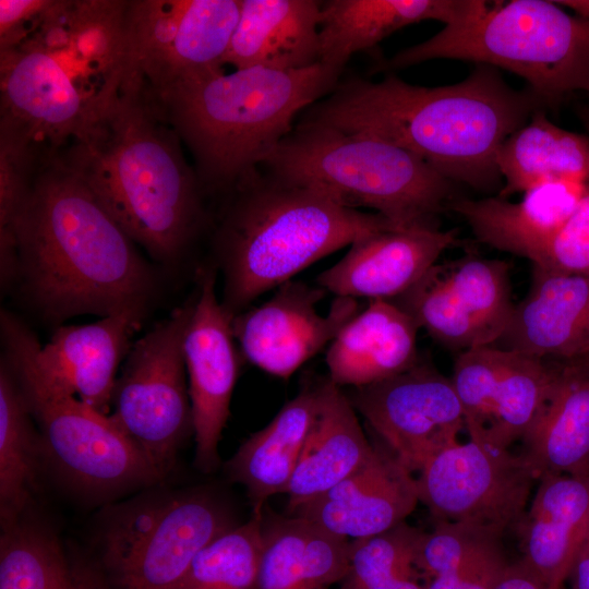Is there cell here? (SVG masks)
Masks as SVG:
<instances>
[{
	"label": "cell",
	"instance_id": "cell-1",
	"mask_svg": "<svg viewBox=\"0 0 589 589\" xmlns=\"http://www.w3.org/2000/svg\"><path fill=\"white\" fill-rule=\"evenodd\" d=\"M542 101L512 88L495 68L478 64L462 81L436 87L394 74L351 77L301 116V121L383 140L420 157L453 182L491 191L501 183L495 155Z\"/></svg>",
	"mask_w": 589,
	"mask_h": 589
},
{
	"label": "cell",
	"instance_id": "cell-2",
	"mask_svg": "<svg viewBox=\"0 0 589 589\" xmlns=\"http://www.w3.org/2000/svg\"><path fill=\"white\" fill-rule=\"evenodd\" d=\"M14 233L15 284L47 321L145 314L155 289L152 266L57 153L41 156Z\"/></svg>",
	"mask_w": 589,
	"mask_h": 589
},
{
	"label": "cell",
	"instance_id": "cell-3",
	"mask_svg": "<svg viewBox=\"0 0 589 589\" xmlns=\"http://www.w3.org/2000/svg\"><path fill=\"white\" fill-rule=\"evenodd\" d=\"M57 154L158 263L178 262L205 227L206 193L194 167L135 75Z\"/></svg>",
	"mask_w": 589,
	"mask_h": 589
},
{
	"label": "cell",
	"instance_id": "cell-4",
	"mask_svg": "<svg viewBox=\"0 0 589 589\" xmlns=\"http://www.w3.org/2000/svg\"><path fill=\"white\" fill-rule=\"evenodd\" d=\"M344 70L235 69L147 94L193 158L206 194L229 193L260 169L296 117L339 83ZM145 85V84H144Z\"/></svg>",
	"mask_w": 589,
	"mask_h": 589
},
{
	"label": "cell",
	"instance_id": "cell-5",
	"mask_svg": "<svg viewBox=\"0 0 589 589\" xmlns=\"http://www.w3.org/2000/svg\"><path fill=\"white\" fill-rule=\"evenodd\" d=\"M259 170L227 193L213 236L220 302L232 316L324 256L397 228L378 214L341 206Z\"/></svg>",
	"mask_w": 589,
	"mask_h": 589
},
{
	"label": "cell",
	"instance_id": "cell-6",
	"mask_svg": "<svg viewBox=\"0 0 589 589\" xmlns=\"http://www.w3.org/2000/svg\"><path fill=\"white\" fill-rule=\"evenodd\" d=\"M260 168L341 206L373 209L397 228L437 227L454 200V182L410 152L301 120Z\"/></svg>",
	"mask_w": 589,
	"mask_h": 589
},
{
	"label": "cell",
	"instance_id": "cell-7",
	"mask_svg": "<svg viewBox=\"0 0 589 589\" xmlns=\"http://www.w3.org/2000/svg\"><path fill=\"white\" fill-rule=\"evenodd\" d=\"M434 59L472 61L522 77L542 104L589 92V21L555 1L468 0L462 15L389 61L404 69Z\"/></svg>",
	"mask_w": 589,
	"mask_h": 589
},
{
	"label": "cell",
	"instance_id": "cell-8",
	"mask_svg": "<svg viewBox=\"0 0 589 589\" xmlns=\"http://www.w3.org/2000/svg\"><path fill=\"white\" fill-rule=\"evenodd\" d=\"M2 360L40 430L44 450L73 483L108 492L163 479L112 423L56 384L37 361L39 340L14 314L1 312Z\"/></svg>",
	"mask_w": 589,
	"mask_h": 589
},
{
	"label": "cell",
	"instance_id": "cell-9",
	"mask_svg": "<svg viewBox=\"0 0 589 589\" xmlns=\"http://www.w3.org/2000/svg\"><path fill=\"white\" fill-rule=\"evenodd\" d=\"M194 303L176 308L131 345L111 397L108 417L161 478L193 433L183 341Z\"/></svg>",
	"mask_w": 589,
	"mask_h": 589
},
{
	"label": "cell",
	"instance_id": "cell-10",
	"mask_svg": "<svg viewBox=\"0 0 589 589\" xmlns=\"http://www.w3.org/2000/svg\"><path fill=\"white\" fill-rule=\"evenodd\" d=\"M232 526L205 494L148 498L111 517L104 563L119 589H176L200 551Z\"/></svg>",
	"mask_w": 589,
	"mask_h": 589
},
{
	"label": "cell",
	"instance_id": "cell-11",
	"mask_svg": "<svg viewBox=\"0 0 589 589\" xmlns=\"http://www.w3.org/2000/svg\"><path fill=\"white\" fill-rule=\"evenodd\" d=\"M241 0H128L132 74L157 92L224 70Z\"/></svg>",
	"mask_w": 589,
	"mask_h": 589
},
{
	"label": "cell",
	"instance_id": "cell-12",
	"mask_svg": "<svg viewBox=\"0 0 589 589\" xmlns=\"http://www.w3.org/2000/svg\"><path fill=\"white\" fill-rule=\"evenodd\" d=\"M418 473L419 502L435 521L471 524L501 536L518 527L538 480L520 454L474 440L440 452Z\"/></svg>",
	"mask_w": 589,
	"mask_h": 589
},
{
	"label": "cell",
	"instance_id": "cell-13",
	"mask_svg": "<svg viewBox=\"0 0 589 589\" xmlns=\"http://www.w3.org/2000/svg\"><path fill=\"white\" fill-rule=\"evenodd\" d=\"M353 408L409 471L458 443L465 414L450 377L418 361L388 378L356 387Z\"/></svg>",
	"mask_w": 589,
	"mask_h": 589
},
{
	"label": "cell",
	"instance_id": "cell-14",
	"mask_svg": "<svg viewBox=\"0 0 589 589\" xmlns=\"http://www.w3.org/2000/svg\"><path fill=\"white\" fill-rule=\"evenodd\" d=\"M127 13L128 0H51L22 38L48 53L82 96L103 108L131 74Z\"/></svg>",
	"mask_w": 589,
	"mask_h": 589
},
{
	"label": "cell",
	"instance_id": "cell-15",
	"mask_svg": "<svg viewBox=\"0 0 589 589\" xmlns=\"http://www.w3.org/2000/svg\"><path fill=\"white\" fill-rule=\"evenodd\" d=\"M325 293L291 279L264 303L236 314L231 326L242 357L268 374L290 377L359 313L357 299L336 297L328 313L320 314L316 303Z\"/></svg>",
	"mask_w": 589,
	"mask_h": 589
},
{
	"label": "cell",
	"instance_id": "cell-16",
	"mask_svg": "<svg viewBox=\"0 0 589 589\" xmlns=\"http://www.w3.org/2000/svg\"><path fill=\"white\" fill-rule=\"evenodd\" d=\"M199 290L189 321L183 352L195 440V465L212 472L219 465L218 443L242 357L233 336L232 315L216 293V271L199 274Z\"/></svg>",
	"mask_w": 589,
	"mask_h": 589
},
{
	"label": "cell",
	"instance_id": "cell-17",
	"mask_svg": "<svg viewBox=\"0 0 589 589\" xmlns=\"http://www.w3.org/2000/svg\"><path fill=\"white\" fill-rule=\"evenodd\" d=\"M456 241L455 230L438 227L378 231L351 243L316 283L336 297L390 301L414 285Z\"/></svg>",
	"mask_w": 589,
	"mask_h": 589
},
{
	"label": "cell",
	"instance_id": "cell-18",
	"mask_svg": "<svg viewBox=\"0 0 589 589\" xmlns=\"http://www.w3.org/2000/svg\"><path fill=\"white\" fill-rule=\"evenodd\" d=\"M552 363L589 360V278L532 268L526 297L493 345Z\"/></svg>",
	"mask_w": 589,
	"mask_h": 589
},
{
	"label": "cell",
	"instance_id": "cell-19",
	"mask_svg": "<svg viewBox=\"0 0 589 589\" xmlns=\"http://www.w3.org/2000/svg\"><path fill=\"white\" fill-rule=\"evenodd\" d=\"M418 502L412 472L388 449L375 446L362 467L292 514L354 540L405 521Z\"/></svg>",
	"mask_w": 589,
	"mask_h": 589
},
{
	"label": "cell",
	"instance_id": "cell-20",
	"mask_svg": "<svg viewBox=\"0 0 589 589\" xmlns=\"http://www.w3.org/2000/svg\"><path fill=\"white\" fill-rule=\"evenodd\" d=\"M143 317L122 312L89 324L57 327L47 344H39L38 364L65 392L108 416L118 368Z\"/></svg>",
	"mask_w": 589,
	"mask_h": 589
},
{
	"label": "cell",
	"instance_id": "cell-21",
	"mask_svg": "<svg viewBox=\"0 0 589 589\" xmlns=\"http://www.w3.org/2000/svg\"><path fill=\"white\" fill-rule=\"evenodd\" d=\"M588 188L581 181L556 180L524 192L518 202L458 197L447 207L465 219L479 242L534 263Z\"/></svg>",
	"mask_w": 589,
	"mask_h": 589
},
{
	"label": "cell",
	"instance_id": "cell-22",
	"mask_svg": "<svg viewBox=\"0 0 589 589\" xmlns=\"http://www.w3.org/2000/svg\"><path fill=\"white\" fill-rule=\"evenodd\" d=\"M518 530L520 558L549 586L562 589L589 530V476L545 474Z\"/></svg>",
	"mask_w": 589,
	"mask_h": 589
},
{
	"label": "cell",
	"instance_id": "cell-23",
	"mask_svg": "<svg viewBox=\"0 0 589 589\" xmlns=\"http://www.w3.org/2000/svg\"><path fill=\"white\" fill-rule=\"evenodd\" d=\"M316 384V414L287 491L291 513L357 471L375 449L341 387L328 377Z\"/></svg>",
	"mask_w": 589,
	"mask_h": 589
},
{
	"label": "cell",
	"instance_id": "cell-24",
	"mask_svg": "<svg viewBox=\"0 0 589 589\" xmlns=\"http://www.w3.org/2000/svg\"><path fill=\"white\" fill-rule=\"evenodd\" d=\"M419 329L394 302L370 301L329 344L328 378L340 387L356 388L401 373L419 361Z\"/></svg>",
	"mask_w": 589,
	"mask_h": 589
},
{
	"label": "cell",
	"instance_id": "cell-25",
	"mask_svg": "<svg viewBox=\"0 0 589 589\" xmlns=\"http://www.w3.org/2000/svg\"><path fill=\"white\" fill-rule=\"evenodd\" d=\"M321 1L241 0L224 63L302 70L320 62Z\"/></svg>",
	"mask_w": 589,
	"mask_h": 589
},
{
	"label": "cell",
	"instance_id": "cell-26",
	"mask_svg": "<svg viewBox=\"0 0 589 589\" xmlns=\"http://www.w3.org/2000/svg\"><path fill=\"white\" fill-rule=\"evenodd\" d=\"M549 395L520 440L519 453L538 480L589 476V360L554 363Z\"/></svg>",
	"mask_w": 589,
	"mask_h": 589
},
{
	"label": "cell",
	"instance_id": "cell-27",
	"mask_svg": "<svg viewBox=\"0 0 589 589\" xmlns=\"http://www.w3.org/2000/svg\"><path fill=\"white\" fill-rule=\"evenodd\" d=\"M350 540L299 516L263 520L256 589H322L349 572Z\"/></svg>",
	"mask_w": 589,
	"mask_h": 589
},
{
	"label": "cell",
	"instance_id": "cell-28",
	"mask_svg": "<svg viewBox=\"0 0 589 589\" xmlns=\"http://www.w3.org/2000/svg\"><path fill=\"white\" fill-rule=\"evenodd\" d=\"M468 0L321 1L320 62L344 70L353 53L372 49L394 32L422 21L448 25Z\"/></svg>",
	"mask_w": 589,
	"mask_h": 589
},
{
	"label": "cell",
	"instance_id": "cell-29",
	"mask_svg": "<svg viewBox=\"0 0 589 589\" xmlns=\"http://www.w3.org/2000/svg\"><path fill=\"white\" fill-rule=\"evenodd\" d=\"M316 409L317 384H305L227 461L228 477L245 488L253 514L262 515L271 496L287 493Z\"/></svg>",
	"mask_w": 589,
	"mask_h": 589
},
{
	"label": "cell",
	"instance_id": "cell-30",
	"mask_svg": "<svg viewBox=\"0 0 589 589\" xmlns=\"http://www.w3.org/2000/svg\"><path fill=\"white\" fill-rule=\"evenodd\" d=\"M495 165L505 181L497 194L503 199L556 180L589 183V136L554 124L538 109L501 144Z\"/></svg>",
	"mask_w": 589,
	"mask_h": 589
},
{
	"label": "cell",
	"instance_id": "cell-31",
	"mask_svg": "<svg viewBox=\"0 0 589 589\" xmlns=\"http://www.w3.org/2000/svg\"><path fill=\"white\" fill-rule=\"evenodd\" d=\"M26 399L8 364H0V516L1 524L23 516L36 489L40 435Z\"/></svg>",
	"mask_w": 589,
	"mask_h": 589
},
{
	"label": "cell",
	"instance_id": "cell-32",
	"mask_svg": "<svg viewBox=\"0 0 589 589\" xmlns=\"http://www.w3.org/2000/svg\"><path fill=\"white\" fill-rule=\"evenodd\" d=\"M506 351L504 366L491 389L484 421L469 436L509 449L522 438L540 412L555 375V364Z\"/></svg>",
	"mask_w": 589,
	"mask_h": 589
},
{
	"label": "cell",
	"instance_id": "cell-33",
	"mask_svg": "<svg viewBox=\"0 0 589 589\" xmlns=\"http://www.w3.org/2000/svg\"><path fill=\"white\" fill-rule=\"evenodd\" d=\"M1 526L0 589H71L72 565L51 531L23 516Z\"/></svg>",
	"mask_w": 589,
	"mask_h": 589
},
{
	"label": "cell",
	"instance_id": "cell-34",
	"mask_svg": "<svg viewBox=\"0 0 589 589\" xmlns=\"http://www.w3.org/2000/svg\"><path fill=\"white\" fill-rule=\"evenodd\" d=\"M441 266L456 299L477 324L486 345H494L515 306L509 265L469 253Z\"/></svg>",
	"mask_w": 589,
	"mask_h": 589
},
{
	"label": "cell",
	"instance_id": "cell-35",
	"mask_svg": "<svg viewBox=\"0 0 589 589\" xmlns=\"http://www.w3.org/2000/svg\"><path fill=\"white\" fill-rule=\"evenodd\" d=\"M421 533L402 521L382 533L350 540L349 572L341 589H425L414 563Z\"/></svg>",
	"mask_w": 589,
	"mask_h": 589
},
{
	"label": "cell",
	"instance_id": "cell-36",
	"mask_svg": "<svg viewBox=\"0 0 589 589\" xmlns=\"http://www.w3.org/2000/svg\"><path fill=\"white\" fill-rule=\"evenodd\" d=\"M263 515L253 514L209 542L176 589H256Z\"/></svg>",
	"mask_w": 589,
	"mask_h": 589
},
{
	"label": "cell",
	"instance_id": "cell-37",
	"mask_svg": "<svg viewBox=\"0 0 589 589\" xmlns=\"http://www.w3.org/2000/svg\"><path fill=\"white\" fill-rule=\"evenodd\" d=\"M390 301L447 349L461 352L486 345L479 327L456 299L441 264L436 263L414 285Z\"/></svg>",
	"mask_w": 589,
	"mask_h": 589
},
{
	"label": "cell",
	"instance_id": "cell-38",
	"mask_svg": "<svg viewBox=\"0 0 589 589\" xmlns=\"http://www.w3.org/2000/svg\"><path fill=\"white\" fill-rule=\"evenodd\" d=\"M43 154L25 132L0 120V241L14 239L15 223Z\"/></svg>",
	"mask_w": 589,
	"mask_h": 589
},
{
	"label": "cell",
	"instance_id": "cell-39",
	"mask_svg": "<svg viewBox=\"0 0 589 589\" xmlns=\"http://www.w3.org/2000/svg\"><path fill=\"white\" fill-rule=\"evenodd\" d=\"M506 356V350L485 345L458 352L455 359L450 381L461 404L469 434L478 431L484 421L490 393Z\"/></svg>",
	"mask_w": 589,
	"mask_h": 589
},
{
	"label": "cell",
	"instance_id": "cell-40",
	"mask_svg": "<svg viewBox=\"0 0 589 589\" xmlns=\"http://www.w3.org/2000/svg\"><path fill=\"white\" fill-rule=\"evenodd\" d=\"M532 266L589 278V188Z\"/></svg>",
	"mask_w": 589,
	"mask_h": 589
},
{
	"label": "cell",
	"instance_id": "cell-41",
	"mask_svg": "<svg viewBox=\"0 0 589 589\" xmlns=\"http://www.w3.org/2000/svg\"><path fill=\"white\" fill-rule=\"evenodd\" d=\"M509 564L503 550L502 537L493 536L457 567L433 578L429 589H495Z\"/></svg>",
	"mask_w": 589,
	"mask_h": 589
},
{
	"label": "cell",
	"instance_id": "cell-42",
	"mask_svg": "<svg viewBox=\"0 0 589 589\" xmlns=\"http://www.w3.org/2000/svg\"><path fill=\"white\" fill-rule=\"evenodd\" d=\"M51 0H0V49L14 46Z\"/></svg>",
	"mask_w": 589,
	"mask_h": 589
},
{
	"label": "cell",
	"instance_id": "cell-43",
	"mask_svg": "<svg viewBox=\"0 0 589 589\" xmlns=\"http://www.w3.org/2000/svg\"><path fill=\"white\" fill-rule=\"evenodd\" d=\"M495 589H556L545 584L521 560L510 563ZM565 589V588H562Z\"/></svg>",
	"mask_w": 589,
	"mask_h": 589
},
{
	"label": "cell",
	"instance_id": "cell-44",
	"mask_svg": "<svg viewBox=\"0 0 589 589\" xmlns=\"http://www.w3.org/2000/svg\"><path fill=\"white\" fill-rule=\"evenodd\" d=\"M567 580L572 589H589V530L575 555Z\"/></svg>",
	"mask_w": 589,
	"mask_h": 589
},
{
	"label": "cell",
	"instance_id": "cell-45",
	"mask_svg": "<svg viewBox=\"0 0 589 589\" xmlns=\"http://www.w3.org/2000/svg\"><path fill=\"white\" fill-rule=\"evenodd\" d=\"M71 589H107L100 576L88 565H72Z\"/></svg>",
	"mask_w": 589,
	"mask_h": 589
},
{
	"label": "cell",
	"instance_id": "cell-46",
	"mask_svg": "<svg viewBox=\"0 0 589 589\" xmlns=\"http://www.w3.org/2000/svg\"><path fill=\"white\" fill-rule=\"evenodd\" d=\"M587 124H588V129H589V117L587 118Z\"/></svg>",
	"mask_w": 589,
	"mask_h": 589
}]
</instances>
